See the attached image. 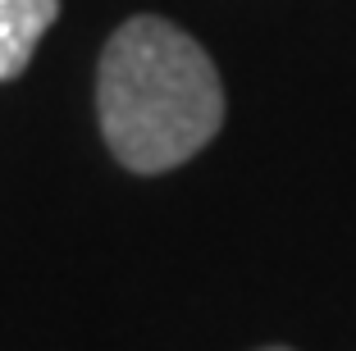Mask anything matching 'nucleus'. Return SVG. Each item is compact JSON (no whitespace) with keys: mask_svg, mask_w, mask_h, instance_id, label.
I'll list each match as a JSON object with an SVG mask.
<instances>
[{"mask_svg":"<svg viewBox=\"0 0 356 351\" xmlns=\"http://www.w3.org/2000/svg\"><path fill=\"white\" fill-rule=\"evenodd\" d=\"M96 114L115 160L133 174L188 165L224 124L220 73L183 28L137 14L105 42Z\"/></svg>","mask_w":356,"mask_h":351,"instance_id":"f257e3e1","label":"nucleus"},{"mask_svg":"<svg viewBox=\"0 0 356 351\" xmlns=\"http://www.w3.org/2000/svg\"><path fill=\"white\" fill-rule=\"evenodd\" d=\"M55 19H60V0H0V83L28 69L37 42Z\"/></svg>","mask_w":356,"mask_h":351,"instance_id":"f03ea898","label":"nucleus"},{"mask_svg":"<svg viewBox=\"0 0 356 351\" xmlns=\"http://www.w3.org/2000/svg\"><path fill=\"white\" fill-rule=\"evenodd\" d=\"M265 351H288V347H265Z\"/></svg>","mask_w":356,"mask_h":351,"instance_id":"7ed1b4c3","label":"nucleus"}]
</instances>
